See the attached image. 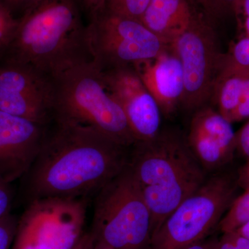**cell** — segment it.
<instances>
[{
    "instance_id": "9a60e30c",
    "label": "cell",
    "mask_w": 249,
    "mask_h": 249,
    "mask_svg": "<svg viewBox=\"0 0 249 249\" xmlns=\"http://www.w3.org/2000/svg\"><path fill=\"white\" fill-rule=\"evenodd\" d=\"M197 7L193 0H150L141 22L170 45L191 25Z\"/></svg>"
},
{
    "instance_id": "7a4b0ae2",
    "label": "cell",
    "mask_w": 249,
    "mask_h": 249,
    "mask_svg": "<svg viewBox=\"0 0 249 249\" xmlns=\"http://www.w3.org/2000/svg\"><path fill=\"white\" fill-rule=\"evenodd\" d=\"M76 0H41L18 18L0 62L29 65L52 78L93 60L88 29Z\"/></svg>"
},
{
    "instance_id": "484cf974",
    "label": "cell",
    "mask_w": 249,
    "mask_h": 249,
    "mask_svg": "<svg viewBox=\"0 0 249 249\" xmlns=\"http://www.w3.org/2000/svg\"><path fill=\"white\" fill-rule=\"evenodd\" d=\"M236 150L246 158L249 159V119L236 133Z\"/></svg>"
},
{
    "instance_id": "8992f818",
    "label": "cell",
    "mask_w": 249,
    "mask_h": 249,
    "mask_svg": "<svg viewBox=\"0 0 249 249\" xmlns=\"http://www.w3.org/2000/svg\"><path fill=\"white\" fill-rule=\"evenodd\" d=\"M237 178L216 173L170 213L152 235L148 249H184L217 229L235 196Z\"/></svg>"
},
{
    "instance_id": "9c48e42d",
    "label": "cell",
    "mask_w": 249,
    "mask_h": 249,
    "mask_svg": "<svg viewBox=\"0 0 249 249\" xmlns=\"http://www.w3.org/2000/svg\"><path fill=\"white\" fill-rule=\"evenodd\" d=\"M87 29L93 61L100 70L151 60L170 46L141 21L106 9Z\"/></svg>"
},
{
    "instance_id": "8fae6325",
    "label": "cell",
    "mask_w": 249,
    "mask_h": 249,
    "mask_svg": "<svg viewBox=\"0 0 249 249\" xmlns=\"http://www.w3.org/2000/svg\"><path fill=\"white\" fill-rule=\"evenodd\" d=\"M101 71L106 88L124 110L137 142L151 140L160 133L161 112L133 65Z\"/></svg>"
},
{
    "instance_id": "5b68a950",
    "label": "cell",
    "mask_w": 249,
    "mask_h": 249,
    "mask_svg": "<svg viewBox=\"0 0 249 249\" xmlns=\"http://www.w3.org/2000/svg\"><path fill=\"white\" fill-rule=\"evenodd\" d=\"M151 223L142 190L127 165L96 195L90 231L95 240L114 249H148Z\"/></svg>"
},
{
    "instance_id": "30bf717a",
    "label": "cell",
    "mask_w": 249,
    "mask_h": 249,
    "mask_svg": "<svg viewBox=\"0 0 249 249\" xmlns=\"http://www.w3.org/2000/svg\"><path fill=\"white\" fill-rule=\"evenodd\" d=\"M52 94L49 77L29 65L0 62V111L48 125Z\"/></svg>"
},
{
    "instance_id": "83f0119b",
    "label": "cell",
    "mask_w": 249,
    "mask_h": 249,
    "mask_svg": "<svg viewBox=\"0 0 249 249\" xmlns=\"http://www.w3.org/2000/svg\"><path fill=\"white\" fill-rule=\"evenodd\" d=\"M41 0H0V2L2 3L6 7L9 8L13 14L16 11H21L22 14L30 9Z\"/></svg>"
},
{
    "instance_id": "f546056e",
    "label": "cell",
    "mask_w": 249,
    "mask_h": 249,
    "mask_svg": "<svg viewBox=\"0 0 249 249\" xmlns=\"http://www.w3.org/2000/svg\"><path fill=\"white\" fill-rule=\"evenodd\" d=\"M94 243V237L91 231H85L71 249H93Z\"/></svg>"
},
{
    "instance_id": "ba28073f",
    "label": "cell",
    "mask_w": 249,
    "mask_h": 249,
    "mask_svg": "<svg viewBox=\"0 0 249 249\" xmlns=\"http://www.w3.org/2000/svg\"><path fill=\"white\" fill-rule=\"evenodd\" d=\"M170 46L183 69L181 106L188 111L197 110L212 99L224 58L213 24L199 11L191 25Z\"/></svg>"
},
{
    "instance_id": "3957f363",
    "label": "cell",
    "mask_w": 249,
    "mask_h": 249,
    "mask_svg": "<svg viewBox=\"0 0 249 249\" xmlns=\"http://www.w3.org/2000/svg\"><path fill=\"white\" fill-rule=\"evenodd\" d=\"M127 165L150 210L152 236L206 179L186 137L173 130L160 131L151 140L135 142Z\"/></svg>"
},
{
    "instance_id": "e575fe53",
    "label": "cell",
    "mask_w": 249,
    "mask_h": 249,
    "mask_svg": "<svg viewBox=\"0 0 249 249\" xmlns=\"http://www.w3.org/2000/svg\"><path fill=\"white\" fill-rule=\"evenodd\" d=\"M193 1H194L195 3L197 5L198 7L200 8L201 5L202 4L203 0H193Z\"/></svg>"
},
{
    "instance_id": "d4e9b609",
    "label": "cell",
    "mask_w": 249,
    "mask_h": 249,
    "mask_svg": "<svg viewBox=\"0 0 249 249\" xmlns=\"http://www.w3.org/2000/svg\"><path fill=\"white\" fill-rule=\"evenodd\" d=\"M80 9H83L89 19L102 14L107 7V0H76Z\"/></svg>"
},
{
    "instance_id": "ffe728a7",
    "label": "cell",
    "mask_w": 249,
    "mask_h": 249,
    "mask_svg": "<svg viewBox=\"0 0 249 249\" xmlns=\"http://www.w3.org/2000/svg\"><path fill=\"white\" fill-rule=\"evenodd\" d=\"M240 0H203L201 11L213 24L216 19L235 16Z\"/></svg>"
},
{
    "instance_id": "cb8c5ba5",
    "label": "cell",
    "mask_w": 249,
    "mask_h": 249,
    "mask_svg": "<svg viewBox=\"0 0 249 249\" xmlns=\"http://www.w3.org/2000/svg\"><path fill=\"white\" fill-rule=\"evenodd\" d=\"M14 196L11 183L0 178V217L11 211Z\"/></svg>"
},
{
    "instance_id": "d6986e66",
    "label": "cell",
    "mask_w": 249,
    "mask_h": 249,
    "mask_svg": "<svg viewBox=\"0 0 249 249\" xmlns=\"http://www.w3.org/2000/svg\"><path fill=\"white\" fill-rule=\"evenodd\" d=\"M150 0H107L106 10L116 15L141 21Z\"/></svg>"
},
{
    "instance_id": "4fadbf2b",
    "label": "cell",
    "mask_w": 249,
    "mask_h": 249,
    "mask_svg": "<svg viewBox=\"0 0 249 249\" xmlns=\"http://www.w3.org/2000/svg\"><path fill=\"white\" fill-rule=\"evenodd\" d=\"M48 125L0 111V178L12 183L25 175L40 151Z\"/></svg>"
},
{
    "instance_id": "7402d4cb",
    "label": "cell",
    "mask_w": 249,
    "mask_h": 249,
    "mask_svg": "<svg viewBox=\"0 0 249 249\" xmlns=\"http://www.w3.org/2000/svg\"><path fill=\"white\" fill-rule=\"evenodd\" d=\"M18 24V18H15L12 11L0 2V48L9 42Z\"/></svg>"
},
{
    "instance_id": "44dd1931",
    "label": "cell",
    "mask_w": 249,
    "mask_h": 249,
    "mask_svg": "<svg viewBox=\"0 0 249 249\" xmlns=\"http://www.w3.org/2000/svg\"><path fill=\"white\" fill-rule=\"evenodd\" d=\"M18 219L11 211L0 217V249H11L17 231Z\"/></svg>"
},
{
    "instance_id": "d6a6232c",
    "label": "cell",
    "mask_w": 249,
    "mask_h": 249,
    "mask_svg": "<svg viewBox=\"0 0 249 249\" xmlns=\"http://www.w3.org/2000/svg\"><path fill=\"white\" fill-rule=\"evenodd\" d=\"M234 232H237L239 235H242V237H245L249 240V222L246 223L240 229H237V231Z\"/></svg>"
},
{
    "instance_id": "603a6c76",
    "label": "cell",
    "mask_w": 249,
    "mask_h": 249,
    "mask_svg": "<svg viewBox=\"0 0 249 249\" xmlns=\"http://www.w3.org/2000/svg\"><path fill=\"white\" fill-rule=\"evenodd\" d=\"M217 249H249V240L236 232L222 233Z\"/></svg>"
},
{
    "instance_id": "e0dca14e",
    "label": "cell",
    "mask_w": 249,
    "mask_h": 249,
    "mask_svg": "<svg viewBox=\"0 0 249 249\" xmlns=\"http://www.w3.org/2000/svg\"><path fill=\"white\" fill-rule=\"evenodd\" d=\"M249 222V188L235 198L223 216L217 229L222 233L234 232Z\"/></svg>"
},
{
    "instance_id": "277c9868",
    "label": "cell",
    "mask_w": 249,
    "mask_h": 249,
    "mask_svg": "<svg viewBox=\"0 0 249 249\" xmlns=\"http://www.w3.org/2000/svg\"><path fill=\"white\" fill-rule=\"evenodd\" d=\"M52 120L86 126L123 146L137 142L120 105L103 82L93 60L52 78Z\"/></svg>"
},
{
    "instance_id": "52a82bcc",
    "label": "cell",
    "mask_w": 249,
    "mask_h": 249,
    "mask_svg": "<svg viewBox=\"0 0 249 249\" xmlns=\"http://www.w3.org/2000/svg\"><path fill=\"white\" fill-rule=\"evenodd\" d=\"M88 198H47L26 206L11 249H71L84 232Z\"/></svg>"
},
{
    "instance_id": "f1b7e54d",
    "label": "cell",
    "mask_w": 249,
    "mask_h": 249,
    "mask_svg": "<svg viewBox=\"0 0 249 249\" xmlns=\"http://www.w3.org/2000/svg\"><path fill=\"white\" fill-rule=\"evenodd\" d=\"M218 243H219V238L217 237L210 235L204 240L184 249H217Z\"/></svg>"
},
{
    "instance_id": "1f68e13d",
    "label": "cell",
    "mask_w": 249,
    "mask_h": 249,
    "mask_svg": "<svg viewBox=\"0 0 249 249\" xmlns=\"http://www.w3.org/2000/svg\"><path fill=\"white\" fill-rule=\"evenodd\" d=\"M237 181L238 186H240L243 189L249 188V159L245 166L240 170Z\"/></svg>"
},
{
    "instance_id": "4dcf8cb0",
    "label": "cell",
    "mask_w": 249,
    "mask_h": 249,
    "mask_svg": "<svg viewBox=\"0 0 249 249\" xmlns=\"http://www.w3.org/2000/svg\"><path fill=\"white\" fill-rule=\"evenodd\" d=\"M235 17L238 22H249V0H240Z\"/></svg>"
},
{
    "instance_id": "6da1fadb",
    "label": "cell",
    "mask_w": 249,
    "mask_h": 249,
    "mask_svg": "<svg viewBox=\"0 0 249 249\" xmlns=\"http://www.w3.org/2000/svg\"><path fill=\"white\" fill-rule=\"evenodd\" d=\"M52 122L40 151L20 178L18 200L24 207L47 198L89 199L128 164L131 147L86 126Z\"/></svg>"
},
{
    "instance_id": "4316f807",
    "label": "cell",
    "mask_w": 249,
    "mask_h": 249,
    "mask_svg": "<svg viewBox=\"0 0 249 249\" xmlns=\"http://www.w3.org/2000/svg\"><path fill=\"white\" fill-rule=\"evenodd\" d=\"M247 119H249V90L241 97L237 107L232 112L230 122L231 124L240 122Z\"/></svg>"
},
{
    "instance_id": "836d02e7",
    "label": "cell",
    "mask_w": 249,
    "mask_h": 249,
    "mask_svg": "<svg viewBox=\"0 0 249 249\" xmlns=\"http://www.w3.org/2000/svg\"><path fill=\"white\" fill-rule=\"evenodd\" d=\"M93 249H114L110 246L101 242V241L95 240Z\"/></svg>"
},
{
    "instance_id": "7c38bea8",
    "label": "cell",
    "mask_w": 249,
    "mask_h": 249,
    "mask_svg": "<svg viewBox=\"0 0 249 249\" xmlns=\"http://www.w3.org/2000/svg\"><path fill=\"white\" fill-rule=\"evenodd\" d=\"M231 124L207 106L193 114L186 141L206 173L217 171L233 157L236 133Z\"/></svg>"
},
{
    "instance_id": "ac0fdd59",
    "label": "cell",
    "mask_w": 249,
    "mask_h": 249,
    "mask_svg": "<svg viewBox=\"0 0 249 249\" xmlns=\"http://www.w3.org/2000/svg\"><path fill=\"white\" fill-rule=\"evenodd\" d=\"M249 72V37L244 36L224 54L219 74Z\"/></svg>"
},
{
    "instance_id": "2e32d148",
    "label": "cell",
    "mask_w": 249,
    "mask_h": 249,
    "mask_svg": "<svg viewBox=\"0 0 249 249\" xmlns=\"http://www.w3.org/2000/svg\"><path fill=\"white\" fill-rule=\"evenodd\" d=\"M248 90L249 72L219 75L212 97L217 104L218 112L230 122L241 97Z\"/></svg>"
},
{
    "instance_id": "5bb4252c",
    "label": "cell",
    "mask_w": 249,
    "mask_h": 249,
    "mask_svg": "<svg viewBox=\"0 0 249 249\" xmlns=\"http://www.w3.org/2000/svg\"><path fill=\"white\" fill-rule=\"evenodd\" d=\"M132 65L161 114L171 116L181 106L184 93L182 66L173 47L170 45L156 58Z\"/></svg>"
}]
</instances>
